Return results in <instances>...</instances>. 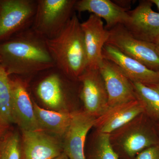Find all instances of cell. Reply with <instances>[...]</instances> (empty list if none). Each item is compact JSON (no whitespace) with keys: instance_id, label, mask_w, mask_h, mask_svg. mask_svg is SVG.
I'll use <instances>...</instances> for the list:
<instances>
[{"instance_id":"cell-13","label":"cell","mask_w":159,"mask_h":159,"mask_svg":"<svg viewBox=\"0 0 159 159\" xmlns=\"http://www.w3.org/2000/svg\"><path fill=\"white\" fill-rule=\"evenodd\" d=\"M102 56L118 66L132 82L147 86L159 84V71L151 70L110 45L106 43L104 46Z\"/></svg>"},{"instance_id":"cell-7","label":"cell","mask_w":159,"mask_h":159,"mask_svg":"<svg viewBox=\"0 0 159 159\" xmlns=\"http://www.w3.org/2000/svg\"><path fill=\"white\" fill-rule=\"evenodd\" d=\"M99 71L108 95L109 107L137 99L132 83L116 64L103 58Z\"/></svg>"},{"instance_id":"cell-8","label":"cell","mask_w":159,"mask_h":159,"mask_svg":"<svg viewBox=\"0 0 159 159\" xmlns=\"http://www.w3.org/2000/svg\"><path fill=\"white\" fill-rule=\"evenodd\" d=\"M43 77L34 88L36 97L51 110H67L66 108L68 95L65 82L67 77L56 67L43 72Z\"/></svg>"},{"instance_id":"cell-21","label":"cell","mask_w":159,"mask_h":159,"mask_svg":"<svg viewBox=\"0 0 159 159\" xmlns=\"http://www.w3.org/2000/svg\"><path fill=\"white\" fill-rule=\"evenodd\" d=\"M0 159H21V138L17 132L7 130L0 139Z\"/></svg>"},{"instance_id":"cell-14","label":"cell","mask_w":159,"mask_h":159,"mask_svg":"<svg viewBox=\"0 0 159 159\" xmlns=\"http://www.w3.org/2000/svg\"><path fill=\"white\" fill-rule=\"evenodd\" d=\"M88 59L87 68L99 70L102 60V51L108 40L109 33L100 18L91 14L81 23Z\"/></svg>"},{"instance_id":"cell-17","label":"cell","mask_w":159,"mask_h":159,"mask_svg":"<svg viewBox=\"0 0 159 159\" xmlns=\"http://www.w3.org/2000/svg\"><path fill=\"white\" fill-rule=\"evenodd\" d=\"M121 140L122 149L130 157H134L146 148L159 144L158 137L153 129L145 123L129 130Z\"/></svg>"},{"instance_id":"cell-9","label":"cell","mask_w":159,"mask_h":159,"mask_svg":"<svg viewBox=\"0 0 159 159\" xmlns=\"http://www.w3.org/2000/svg\"><path fill=\"white\" fill-rule=\"evenodd\" d=\"M10 79L13 122L16 123L21 130H42L35 116L33 99L30 97L27 80L17 76Z\"/></svg>"},{"instance_id":"cell-2","label":"cell","mask_w":159,"mask_h":159,"mask_svg":"<svg viewBox=\"0 0 159 159\" xmlns=\"http://www.w3.org/2000/svg\"><path fill=\"white\" fill-rule=\"evenodd\" d=\"M55 67L73 80L78 78L88 67L84 36L77 14L74 12L65 27L54 38L46 39Z\"/></svg>"},{"instance_id":"cell-27","label":"cell","mask_w":159,"mask_h":159,"mask_svg":"<svg viewBox=\"0 0 159 159\" xmlns=\"http://www.w3.org/2000/svg\"><path fill=\"white\" fill-rule=\"evenodd\" d=\"M150 1L152 4H154L157 6L159 10V0H150Z\"/></svg>"},{"instance_id":"cell-26","label":"cell","mask_w":159,"mask_h":159,"mask_svg":"<svg viewBox=\"0 0 159 159\" xmlns=\"http://www.w3.org/2000/svg\"><path fill=\"white\" fill-rule=\"evenodd\" d=\"M148 86H150L152 88L155 90L157 91L158 93L159 94V84H155V85Z\"/></svg>"},{"instance_id":"cell-15","label":"cell","mask_w":159,"mask_h":159,"mask_svg":"<svg viewBox=\"0 0 159 159\" xmlns=\"http://www.w3.org/2000/svg\"><path fill=\"white\" fill-rule=\"evenodd\" d=\"M144 112L142 102L137 99L109 107L102 116L97 118L95 126L99 129V132L110 134Z\"/></svg>"},{"instance_id":"cell-23","label":"cell","mask_w":159,"mask_h":159,"mask_svg":"<svg viewBox=\"0 0 159 159\" xmlns=\"http://www.w3.org/2000/svg\"><path fill=\"white\" fill-rule=\"evenodd\" d=\"M135 159H159V144L142 151L137 155Z\"/></svg>"},{"instance_id":"cell-25","label":"cell","mask_w":159,"mask_h":159,"mask_svg":"<svg viewBox=\"0 0 159 159\" xmlns=\"http://www.w3.org/2000/svg\"><path fill=\"white\" fill-rule=\"evenodd\" d=\"M54 159H70L66 154L63 152L62 153Z\"/></svg>"},{"instance_id":"cell-12","label":"cell","mask_w":159,"mask_h":159,"mask_svg":"<svg viewBox=\"0 0 159 159\" xmlns=\"http://www.w3.org/2000/svg\"><path fill=\"white\" fill-rule=\"evenodd\" d=\"M21 131V159H54L63 152L60 139L45 131Z\"/></svg>"},{"instance_id":"cell-18","label":"cell","mask_w":159,"mask_h":159,"mask_svg":"<svg viewBox=\"0 0 159 159\" xmlns=\"http://www.w3.org/2000/svg\"><path fill=\"white\" fill-rule=\"evenodd\" d=\"M33 102L35 116L42 129L59 139H63L70 122L71 112L68 110L45 109L33 99Z\"/></svg>"},{"instance_id":"cell-19","label":"cell","mask_w":159,"mask_h":159,"mask_svg":"<svg viewBox=\"0 0 159 159\" xmlns=\"http://www.w3.org/2000/svg\"><path fill=\"white\" fill-rule=\"evenodd\" d=\"M0 120L7 126L13 122L10 76L0 64Z\"/></svg>"},{"instance_id":"cell-1","label":"cell","mask_w":159,"mask_h":159,"mask_svg":"<svg viewBox=\"0 0 159 159\" xmlns=\"http://www.w3.org/2000/svg\"><path fill=\"white\" fill-rule=\"evenodd\" d=\"M0 64L9 76L22 78L55 67L46 39L31 28L0 43Z\"/></svg>"},{"instance_id":"cell-3","label":"cell","mask_w":159,"mask_h":159,"mask_svg":"<svg viewBox=\"0 0 159 159\" xmlns=\"http://www.w3.org/2000/svg\"><path fill=\"white\" fill-rule=\"evenodd\" d=\"M77 0H37L31 28L45 39L57 36L74 13Z\"/></svg>"},{"instance_id":"cell-4","label":"cell","mask_w":159,"mask_h":159,"mask_svg":"<svg viewBox=\"0 0 159 159\" xmlns=\"http://www.w3.org/2000/svg\"><path fill=\"white\" fill-rule=\"evenodd\" d=\"M108 31L107 44L151 70L159 71V48L155 43L137 39L122 25H117Z\"/></svg>"},{"instance_id":"cell-5","label":"cell","mask_w":159,"mask_h":159,"mask_svg":"<svg viewBox=\"0 0 159 159\" xmlns=\"http://www.w3.org/2000/svg\"><path fill=\"white\" fill-rule=\"evenodd\" d=\"M37 0L0 1V43L31 28Z\"/></svg>"},{"instance_id":"cell-20","label":"cell","mask_w":159,"mask_h":159,"mask_svg":"<svg viewBox=\"0 0 159 159\" xmlns=\"http://www.w3.org/2000/svg\"><path fill=\"white\" fill-rule=\"evenodd\" d=\"M132 83L137 99L142 102L145 112L159 122V94L150 86L139 83Z\"/></svg>"},{"instance_id":"cell-11","label":"cell","mask_w":159,"mask_h":159,"mask_svg":"<svg viewBox=\"0 0 159 159\" xmlns=\"http://www.w3.org/2000/svg\"><path fill=\"white\" fill-rule=\"evenodd\" d=\"M97 117L85 111L71 112L68 128L63 138V152L70 159H86L84 145L87 135L96 124Z\"/></svg>"},{"instance_id":"cell-28","label":"cell","mask_w":159,"mask_h":159,"mask_svg":"<svg viewBox=\"0 0 159 159\" xmlns=\"http://www.w3.org/2000/svg\"><path fill=\"white\" fill-rule=\"evenodd\" d=\"M155 43L157 45V46L158 48H159V37H158L157 39L156 42Z\"/></svg>"},{"instance_id":"cell-22","label":"cell","mask_w":159,"mask_h":159,"mask_svg":"<svg viewBox=\"0 0 159 159\" xmlns=\"http://www.w3.org/2000/svg\"><path fill=\"white\" fill-rule=\"evenodd\" d=\"M90 159H119L111 143L110 134L99 132Z\"/></svg>"},{"instance_id":"cell-24","label":"cell","mask_w":159,"mask_h":159,"mask_svg":"<svg viewBox=\"0 0 159 159\" xmlns=\"http://www.w3.org/2000/svg\"><path fill=\"white\" fill-rule=\"evenodd\" d=\"M9 126H7L0 120V139L7 130Z\"/></svg>"},{"instance_id":"cell-10","label":"cell","mask_w":159,"mask_h":159,"mask_svg":"<svg viewBox=\"0 0 159 159\" xmlns=\"http://www.w3.org/2000/svg\"><path fill=\"white\" fill-rule=\"evenodd\" d=\"M152 4L150 0L140 1L128 11V20L123 25L137 39L155 43L159 36V12L152 9Z\"/></svg>"},{"instance_id":"cell-6","label":"cell","mask_w":159,"mask_h":159,"mask_svg":"<svg viewBox=\"0 0 159 159\" xmlns=\"http://www.w3.org/2000/svg\"><path fill=\"white\" fill-rule=\"evenodd\" d=\"M79 97L84 111L97 118L109 108L108 95L99 70L87 68L79 77Z\"/></svg>"},{"instance_id":"cell-16","label":"cell","mask_w":159,"mask_h":159,"mask_svg":"<svg viewBox=\"0 0 159 159\" xmlns=\"http://www.w3.org/2000/svg\"><path fill=\"white\" fill-rule=\"evenodd\" d=\"M74 10L78 12L88 11L103 19L107 30L118 25H124L129 17L127 9L111 0H78L75 4Z\"/></svg>"}]
</instances>
